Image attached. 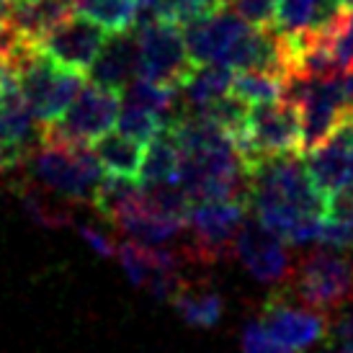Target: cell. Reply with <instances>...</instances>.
<instances>
[{
	"label": "cell",
	"instance_id": "15",
	"mask_svg": "<svg viewBox=\"0 0 353 353\" xmlns=\"http://www.w3.org/2000/svg\"><path fill=\"white\" fill-rule=\"evenodd\" d=\"M39 137L41 127H37V117L31 114L29 103L23 101L16 80L8 72L6 88L0 93V152L6 168L23 165L31 150L39 145Z\"/></svg>",
	"mask_w": 353,
	"mask_h": 353
},
{
	"label": "cell",
	"instance_id": "4",
	"mask_svg": "<svg viewBox=\"0 0 353 353\" xmlns=\"http://www.w3.org/2000/svg\"><path fill=\"white\" fill-rule=\"evenodd\" d=\"M23 168L31 183L72 204H90L103 181V168L88 145H52L39 139L23 160Z\"/></svg>",
	"mask_w": 353,
	"mask_h": 353
},
{
	"label": "cell",
	"instance_id": "39",
	"mask_svg": "<svg viewBox=\"0 0 353 353\" xmlns=\"http://www.w3.org/2000/svg\"><path fill=\"white\" fill-rule=\"evenodd\" d=\"M333 353H341V351H333Z\"/></svg>",
	"mask_w": 353,
	"mask_h": 353
},
{
	"label": "cell",
	"instance_id": "6",
	"mask_svg": "<svg viewBox=\"0 0 353 353\" xmlns=\"http://www.w3.org/2000/svg\"><path fill=\"white\" fill-rule=\"evenodd\" d=\"M245 199H209L196 201L188 214V237L183 243V261L212 265L225 261L235 248V237L245 222Z\"/></svg>",
	"mask_w": 353,
	"mask_h": 353
},
{
	"label": "cell",
	"instance_id": "12",
	"mask_svg": "<svg viewBox=\"0 0 353 353\" xmlns=\"http://www.w3.org/2000/svg\"><path fill=\"white\" fill-rule=\"evenodd\" d=\"M261 325L279 343H284L294 353L310 351L327 335V320L323 314L307 304L292 302L284 292H276L274 296L265 299Z\"/></svg>",
	"mask_w": 353,
	"mask_h": 353
},
{
	"label": "cell",
	"instance_id": "22",
	"mask_svg": "<svg viewBox=\"0 0 353 353\" xmlns=\"http://www.w3.org/2000/svg\"><path fill=\"white\" fill-rule=\"evenodd\" d=\"M330 250H353V188L325 199L320 240Z\"/></svg>",
	"mask_w": 353,
	"mask_h": 353
},
{
	"label": "cell",
	"instance_id": "26",
	"mask_svg": "<svg viewBox=\"0 0 353 353\" xmlns=\"http://www.w3.org/2000/svg\"><path fill=\"white\" fill-rule=\"evenodd\" d=\"M21 201H23V209L26 214L41 227H65L72 222V212L62 201H54V199L44 191L37 183H23L19 191Z\"/></svg>",
	"mask_w": 353,
	"mask_h": 353
},
{
	"label": "cell",
	"instance_id": "21",
	"mask_svg": "<svg viewBox=\"0 0 353 353\" xmlns=\"http://www.w3.org/2000/svg\"><path fill=\"white\" fill-rule=\"evenodd\" d=\"M173 307L181 314V320L191 327H214L222 317V296L206 284H181L176 294H173Z\"/></svg>",
	"mask_w": 353,
	"mask_h": 353
},
{
	"label": "cell",
	"instance_id": "11",
	"mask_svg": "<svg viewBox=\"0 0 353 353\" xmlns=\"http://www.w3.org/2000/svg\"><path fill=\"white\" fill-rule=\"evenodd\" d=\"M121 268L127 271L132 284L150 292L157 299H173L183 279H181V261L183 255L168 248H150L134 240L117 245Z\"/></svg>",
	"mask_w": 353,
	"mask_h": 353
},
{
	"label": "cell",
	"instance_id": "29",
	"mask_svg": "<svg viewBox=\"0 0 353 353\" xmlns=\"http://www.w3.org/2000/svg\"><path fill=\"white\" fill-rule=\"evenodd\" d=\"M117 121H119V132H124V134H129V137L139 139L142 145H148L150 139L165 127V119L163 117L150 114V111H145V108L129 106V103H121V106H119Z\"/></svg>",
	"mask_w": 353,
	"mask_h": 353
},
{
	"label": "cell",
	"instance_id": "7",
	"mask_svg": "<svg viewBox=\"0 0 353 353\" xmlns=\"http://www.w3.org/2000/svg\"><path fill=\"white\" fill-rule=\"evenodd\" d=\"M119 106H121V99L117 90L88 83L80 88L62 117L50 124H41L39 139L52 145H88L90 148L117 124Z\"/></svg>",
	"mask_w": 353,
	"mask_h": 353
},
{
	"label": "cell",
	"instance_id": "38",
	"mask_svg": "<svg viewBox=\"0 0 353 353\" xmlns=\"http://www.w3.org/2000/svg\"><path fill=\"white\" fill-rule=\"evenodd\" d=\"M137 3H139V8H145V6H148L150 0H137Z\"/></svg>",
	"mask_w": 353,
	"mask_h": 353
},
{
	"label": "cell",
	"instance_id": "9",
	"mask_svg": "<svg viewBox=\"0 0 353 353\" xmlns=\"http://www.w3.org/2000/svg\"><path fill=\"white\" fill-rule=\"evenodd\" d=\"M134 26L139 78L155 80L168 88H181L194 68L181 26L165 19H148Z\"/></svg>",
	"mask_w": 353,
	"mask_h": 353
},
{
	"label": "cell",
	"instance_id": "28",
	"mask_svg": "<svg viewBox=\"0 0 353 353\" xmlns=\"http://www.w3.org/2000/svg\"><path fill=\"white\" fill-rule=\"evenodd\" d=\"M225 3L227 0H150L145 6V13H148V19H165L178 23V26L181 23L186 26V23L212 13Z\"/></svg>",
	"mask_w": 353,
	"mask_h": 353
},
{
	"label": "cell",
	"instance_id": "20",
	"mask_svg": "<svg viewBox=\"0 0 353 353\" xmlns=\"http://www.w3.org/2000/svg\"><path fill=\"white\" fill-rule=\"evenodd\" d=\"M178 170H181V152H178L176 137L170 127L157 132L148 142L142 168H139V181L145 186H160V183H178Z\"/></svg>",
	"mask_w": 353,
	"mask_h": 353
},
{
	"label": "cell",
	"instance_id": "14",
	"mask_svg": "<svg viewBox=\"0 0 353 353\" xmlns=\"http://www.w3.org/2000/svg\"><path fill=\"white\" fill-rule=\"evenodd\" d=\"M106 34L108 31L103 29V26L93 23V21L85 19V16H75V13H72V16L62 21L59 26H54L50 34H44V37L37 41V47H39L47 57L59 62V65L83 72V70L90 68V62L96 59L99 50L103 47Z\"/></svg>",
	"mask_w": 353,
	"mask_h": 353
},
{
	"label": "cell",
	"instance_id": "23",
	"mask_svg": "<svg viewBox=\"0 0 353 353\" xmlns=\"http://www.w3.org/2000/svg\"><path fill=\"white\" fill-rule=\"evenodd\" d=\"M333 8L335 3L330 0H276L271 26L281 34H302L323 23Z\"/></svg>",
	"mask_w": 353,
	"mask_h": 353
},
{
	"label": "cell",
	"instance_id": "18",
	"mask_svg": "<svg viewBox=\"0 0 353 353\" xmlns=\"http://www.w3.org/2000/svg\"><path fill=\"white\" fill-rule=\"evenodd\" d=\"M145 148L148 145H142L139 139L129 137L124 132H108L93 142V152L99 157L103 173L114 178H127V181L139 178Z\"/></svg>",
	"mask_w": 353,
	"mask_h": 353
},
{
	"label": "cell",
	"instance_id": "32",
	"mask_svg": "<svg viewBox=\"0 0 353 353\" xmlns=\"http://www.w3.org/2000/svg\"><path fill=\"white\" fill-rule=\"evenodd\" d=\"M78 232L80 237L88 243L93 250L99 255H106V258H111V255H117V243L108 237V232L103 230V227L99 225H90V222H83V225H78Z\"/></svg>",
	"mask_w": 353,
	"mask_h": 353
},
{
	"label": "cell",
	"instance_id": "8",
	"mask_svg": "<svg viewBox=\"0 0 353 353\" xmlns=\"http://www.w3.org/2000/svg\"><path fill=\"white\" fill-rule=\"evenodd\" d=\"M235 145L245 160V168L265 157L302 152V127L296 106L284 99L250 106L245 129Z\"/></svg>",
	"mask_w": 353,
	"mask_h": 353
},
{
	"label": "cell",
	"instance_id": "37",
	"mask_svg": "<svg viewBox=\"0 0 353 353\" xmlns=\"http://www.w3.org/2000/svg\"><path fill=\"white\" fill-rule=\"evenodd\" d=\"M6 170V160H3V152H0V173Z\"/></svg>",
	"mask_w": 353,
	"mask_h": 353
},
{
	"label": "cell",
	"instance_id": "1",
	"mask_svg": "<svg viewBox=\"0 0 353 353\" xmlns=\"http://www.w3.org/2000/svg\"><path fill=\"white\" fill-rule=\"evenodd\" d=\"M248 206L255 219L292 245L320 240L325 196L317 191L299 152L248 165Z\"/></svg>",
	"mask_w": 353,
	"mask_h": 353
},
{
	"label": "cell",
	"instance_id": "24",
	"mask_svg": "<svg viewBox=\"0 0 353 353\" xmlns=\"http://www.w3.org/2000/svg\"><path fill=\"white\" fill-rule=\"evenodd\" d=\"M72 8L111 34L132 29L139 19L137 0H72Z\"/></svg>",
	"mask_w": 353,
	"mask_h": 353
},
{
	"label": "cell",
	"instance_id": "35",
	"mask_svg": "<svg viewBox=\"0 0 353 353\" xmlns=\"http://www.w3.org/2000/svg\"><path fill=\"white\" fill-rule=\"evenodd\" d=\"M6 78H8V70H6V65L0 62V93H3V88H6Z\"/></svg>",
	"mask_w": 353,
	"mask_h": 353
},
{
	"label": "cell",
	"instance_id": "16",
	"mask_svg": "<svg viewBox=\"0 0 353 353\" xmlns=\"http://www.w3.org/2000/svg\"><path fill=\"white\" fill-rule=\"evenodd\" d=\"M134 78H139L137 39L134 31H114L106 37L103 47L88 68V83L108 90H124Z\"/></svg>",
	"mask_w": 353,
	"mask_h": 353
},
{
	"label": "cell",
	"instance_id": "2",
	"mask_svg": "<svg viewBox=\"0 0 353 353\" xmlns=\"http://www.w3.org/2000/svg\"><path fill=\"white\" fill-rule=\"evenodd\" d=\"M181 152L178 183L191 201L245 199L248 168L235 139L199 114L168 121Z\"/></svg>",
	"mask_w": 353,
	"mask_h": 353
},
{
	"label": "cell",
	"instance_id": "33",
	"mask_svg": "<svg viewBox=\"0 0 353 353\" xmlns=\"http://www.w3.org/2000/svg\"><path fill=\"white\" fill-rule=\"evenodd\" d=\"M327 338L333 343H353V307H341L333 323H327Z\"/></svg>",
	"mask_w": 353,
	"mask_h": 353
},
{
	"label": "cell",
	"instance_id": "34",
	"mask_svg": "<svg viewBox=\"0 0 353 353\" xmlns=\"http://www.w3.org/2000/svg\"><path fill=\"white\" fill-rule=\"evenodd\" d=\"M13 6H16V0H0V21H8Z\"/></svg>",
	"mask_w": 353,
	"mask_h": 353
},
{
	"label": "cell",
	"instance_id": "19",
	"mask_svg": "<svg viewBox=\"0 0 353 353\" xmlns=\"http://www.w3.org/2000/svg\"><path fill=\"white\" fill-rule=\"evenodd\" d=\"M235 70L225 65H194L186 80L181 83L183 101H186V114H199L216 99L227 96L232 90Z\"/></svg>",
	"mask_w": 353,
	"mask_h": 353
},
{
	"label": "cell",
	"instance_id": "36",
	"mask_svg": "<svg viewBox=\"0 0 353 353\" xmlns=\"http://www.w3.org/2000/svg\"><path fill=\"white\" fill-rule=\"evenodd\" d=\"M330 3H335V6H351L353 0H330Z\"/></svg>",
	"mask_w": 353,
	"mask_h": 353
},
{
	"label": "cell",
	"instance_id": "31",
	"mask_svg": "<svg viewBox=\"0 0 353 353\" xmlns=\"http://www.w3.org/2000/svg\"><path fill=\"white\" fill-rule=\"evenodd\" d=\"M230 8H235L248 23L268 29L274 23L276 0H227Z\"/></svg>",
	"mask_w": 353,
	"mask_h": 353
},
{
	"label": "cell",
	"instance_id": "10",
	"mask_svg": "<svg viewBox=\"0 0 353 353\" xmlns=\"http://www.w3.org/2000/svg\"><path fill=\"white\" fill-rule=\"evenodd\" d=\"M232 253L248 268V274L261 284H286L294 271V261L289 253V243L271 232L258 219H245L235 237Z\"/></svg>",
	"mask_w": 353,
	"mask_h": 353
},
{
	"label": "cell",
	"instance_id": "5",
	"mask_svg": "<svg viewBox=\"0 0 353 353\" xmlns=\"http://www.w3.org/2000/svg\"><path fill=\"white\" fill-rule=\"evenodd\" d=\"M289 294L317 312H338L353 299V258L338 250H314L299 258L289 276Z\"/></svg>",
	"mask_w": 353,
	"mask_h": 353
},
{
	"label": "cell",
	"instance_id": "17",
	"mask_svg": "<svg viewBox=\"0 0 353 353\" xmlns=\"http://www.w3.org/2000/svg\"><path fill=\"white\" fill-rule=\"evenodd\" d=\"M75 13L72 0H19L8 16V23L21 39L37 41Z\"/></svg>",
	"mask_w": 353,
	"mask_h": 353
},
{
	"label": "cell",
	"instance_id": "13",
	"mask_svg": "<svg viewBox=\"0 0 353 353\" xmlns=\"http://www.w3.org/2000/svg\"><path fill=\"white\" fill-rule=\"evenodd\" d=\"M304 168L325 199L353 188V117L341 121L314 150L304 152Z\"/></svg>",
	"mask_w": 353,
	"mask_h": 353
},
{
	"label": "cell",
	"instance_id": "25",
	"mask_svg": "<svg viewBox=\"0 0 353 353\" xmlns=\"http://www.w3.org/2000/svg\"><path fill=\"white\" fill-rule=\"evenodd\" d=\"M232 93L245 101L248 106L271 103L284 99V78L265 70H240L232 78Z\"/></svg>",
	"mask_w": 353,
	"mask_h": 353
},
{
	"label": "cell",
	"instance_id": "30",
	"mask_svg": "<svg viewBox=\"0 0 353 353\" xmlns=\"http://www.w3.org/2000/svg\"><path fill=\"white\" fill-rule=\"evenodd\" d=\"M243 353H294V351H289L284 343H279L274 335L261 325V320H253L243 330Z\"/></svg>",
	"mask_w": 353,
	"mask_h": 353
},
{
	"label": "cell",
	"instance_id": "27",
	"mask_svg": "<svg viewBox=\"0 0 353 353\" xmlns=\"http://www.w3.org/2000/svg\"><path fill=\"white\" fill-rule=\"evenodd\" d=\"M121 103L145 108L150 114H157V117L165 119L168 111L176 106V88L160 85V83L148 80V78H134L127 88H124Z\"/></svg>",
	"mask_w": 353,
	"mask_h": 353
},
{
	"label": "cell",
	"instance_id": "3",
	"mask_svg": "<svg viewBox=\"0 0 353 353\" xmlns=\"http://www.w3.org/2000/svg\"><path fill=\"white\" fill-rule=\"evenodd\" d=\"M3 65L8 68L23 101L29 103L31 114L41 124H50L62 117L80 88L85 85L83 72L54 62L34 41L26 39H19L8 57L3 59Z\"/></svg>",
	"mask_w": 353,
	"mask_h": 353
}]
</instances>
